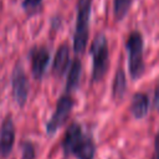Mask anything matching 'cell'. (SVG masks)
<instances>
[{
    "label": "cell",
    "instance_id": "12",
    "mask_svg": "<svg viewBox=\"0 0 159 159\" xmlns=\"http://www.w3.org/2000/svg\"><path fill=\"white\" fill-rule=\"evenodd\" d=\"M81 72H82V66L80 60H73L68 75H67V82H66V91L67 92H72L78 87L80 83V78H81Z\"/></svg>",
    "mask_w": 159,
    "mask_h": 159
},
{
    "label": "cell",
    "instance_id": "7",
    "mask_svg": "<svg viewBox=\"0 0 159 159\" xmlns=\"http://www.w3.org/2000/svg\"><path fill=\"white\" fill-rule=\"evenodd\" d=\"M50 53L45 47H35L31 51V71L35 78H41L47 68Z\"/></svg>",
    "mask_w": 159,
    "mask_h": 159
},
{
    "label": "cell",
    "instance_id": "17",
    "mask_svg": "<svg viewBox=\"0 0 159 159\" xmlns=\"http://www.w3.org/2000/svg\"><path fill=\"white\" fill-rule=\"evenodd\" d=\"M154 157L157 159H159V133L157 134V137L154 139Z\"/></svg>",
    "mask_w": 159,
    "mask_h": 159
},
{
    "label": "cell",
    "instance_id": "4",
    "mask_svg": "<svg viewBox=\"0 0 159 159\" xmlns=\"http://www.w3.org/2000/svg\"><path fill=\"white\" fill-rule=\"evenodd\" d=\"M72 107H73V101L68 94L62 96L58 99L57 106H56V111L46 125V130L48 134L56 133V130L67 120V118L72 111Z\"/></svg>",
    "mask_w": 159,
    "mask_h": 159
},
{
    "label": "cell",
    "instance_id": "2",
    "mask_svg": "<svg viewBox=\"0 0 159 159\" xmlns=\"http://www.w3.org/2000/svg\"><path fill=\"white\" fill-rule=\"evenodd\" d=\"M128 51V68L129 75L133 80L139 78L144 72V60H143V37L138 31L129 35L127 40Z\"/></svg>",
    "mask_w": 159,
    "mask_h": 159
},
{
    "label": "cell",
    "instance_id": "16",
    "mask_svg": "<svg viewBox=\"0 0 159 159\" xmlns=\"http://www.w3.org/2000/svg\"><path fill=\"white\" fill-rule=\"evenodd\" d=\"M41 1L42 0H22V7L30 12L39 9V6L41 5Z\"/></svg>",
    "mask_w": 159,
    "mask_h": 159
},
{
    "label": "cell",
    "instance_id": "6",
    "mask_svg": "<svg viewBox=\"0 0 159 159\" xmlns=\"http://www.w3.org/2000/svg\"><path fill=\"white\" fill-rule=\"evenodd\" d=\"M15 142V127L11 116H6V118L1 123L0 128V157L7 158L12 150Z\"/></svg>",
    "mask_w": 159,
    "mask_h": 159
},
{
    "label": "cell",
    "instance_id": "19",
    "mask_svg": "<svg viewBox=\"0 0 159 159\" xmlns=\"http://www.w3.org/2000/svg\"><path fill=\"white\" fill-rule=\"evenodd\" d=\"M152 159H157V158H155V157H153V158H152Z\"/></svg>",
    "mask_w": 159,
    "mask_h": 159
},
{
    "label": "cell",
    "instance_id": "14",
    "mask_svg": "<svg viewBox=\"0 0 159 159\" xmlns=\"http://www.w3.org/2000/svg\"><path fill=\"white\" fill-rule=\"evenodd\" d=\"M130 4H132V0H113V10L117 20L124 19V16L127 15L130 7Z\"/></svg>",
    "mask_w": 159,
    "mask_h": 159
},
{
    "label": "cell",
    "instance_id": "10",
    "mask_svg": "<svg viewBox=\"0 0 159 159\" xmlns=\"http://www.w3.org/2000/svg\"><path fill=\"white\" fill-rule=\"evenodd\" d=\"M149 109V98L145 93H135L132 98V104H130V112L132 114L140 119L147 116Z\"/></svg>",
    "mask_w": 159,
    "mask_h": 159
},
{
    "label": "cell",
    "instance_id": "11",
    "mask_svg": "<svg viewBox=\"0 0 159 159\" xmlns=\"http://www.w3.org/2000/svg\"><path fill=\"white\" fill-rule=\"evenodd\" d=\"M82 134H83V132H82V128H81L80 124L73 123L68 127V129L65 134L63 142H62V148H63V152H65L66 155L71 154V150H72L73 145L77 143V140L81 138Z\"/></svg>",
    "mask_w": 159,
    "mask_h": 159
},
{
    "label": "cell",
    "instance_id": "8",
    "mask_svg": "<svg viewBox=\"0 0 159 159\" xmlns=\"http://www.w3.org/2000/svg\"><path fill=\"white\" fill-rule=\"evenodd\" d=\"M94 153L96 145L93 138L88 133H83L71 150V154L76 155L77 159H93Z\"/></svg>",
    "mask_w": 159,
    "mask_h": 159
},
{
    "label": "cell",
    "instance_id": "3",
    "mask_svg": "<svg viewBox=\"0 0 159 159\" xmlns=\"http://www.w3.org/2000/svg\"><path fill=\"white\" fill-rule=\"evenodd\" d=\"M91 53L93 60L92 81L98 82L104 77L108 68V42L103 34L94 37L91 45Z\"/></svg>",
    "mask_w": 159,
    "mask_h": 159
},
{
    "label": "cell",
    "instance_id": "1",
    "mask_svg": "<svg viewBox=\"0 0 159 159\" xmlns=\"http://www.w3.org/2000/svg\"><path fill=\"white\" fill-rule=\"evenodd\" d=\"M91 7H92V0H78L76 31L73 39V50L77 55H82L87 46Z\"/></svg>",
    "mask_w": 159,
    "mask_h": 159
},
{
    "label": "cell",
    "instance_id": "9",
    "mask_svg": "<svg viewBox=\"0 0 159 159\" xmlns=\"http://www.w3.org/2000/svg\"><path fill=\"white\" fill-rule=\"evenodd\" d=\"M68 62H70V48L67 45H62L55 55V60H53V65H52L53 75L57 77H61L65 73V71L67 70Z\"/></svg>",
    "mask_w": 159,
    "mask_h": 159
},
{
    "label": "cell",
    "instance_id": "5",
    "mask_svg": "<svg viewBox=\"0 0 159 159\" xmlns=\"http://www.w3.org/2000/svg\"><path fill=\"white\" fill-rule=\"evenodd\" d=\"M11 84H12V94L16 103L19 106H24L29 96V80L20 63L12 71Z\"/></svg>",
    "mask_w": 159,
    "mask_h": 159
},
{
    "label": "cell",
    "instance_id": "13",
    "mask_svg": "<svg viewBox=\"0 0 159 159\" xmlns=\"http://www.w3.org/2000/svg\"><path fill=\"white\" fill-rule=\"evenodd\" d=\"M127 84H125V75L122 68L117 70L114 81H113V97L117 99H120L125 92Z\"/></svg>",
    "mask_w": 159,
    "mask_h": 159
},
{
    "label": "cell",
    "instance_id": "18",
    "mask_svg": "<svg viewBox=\"0 0 159 159\" xmlns=\"http://www.w3.org/2000/svg\"><path fill=\"white\" fill-rule=\"evenodd\" d=\"M154 107L155 109L159 112V84L155 88V93H154Z\"/></svg>",
    "mask_w": 159,
    "mask_h": 159
},
{
    "label": "cell",
    "instance_id": "15",
    "mask_svg": "<svg viewBox=\"0 0 159 159\" xmlns=\"http://www.w3.org/2000/svg\"><path fill=\"white\" fill-rule=\"evenodd\" d=\"M35 148L30 142L21 144V159H35Z\"/></svg>",
    "mask_w": 159,
    "mask_h": 159
}]
</instances>
